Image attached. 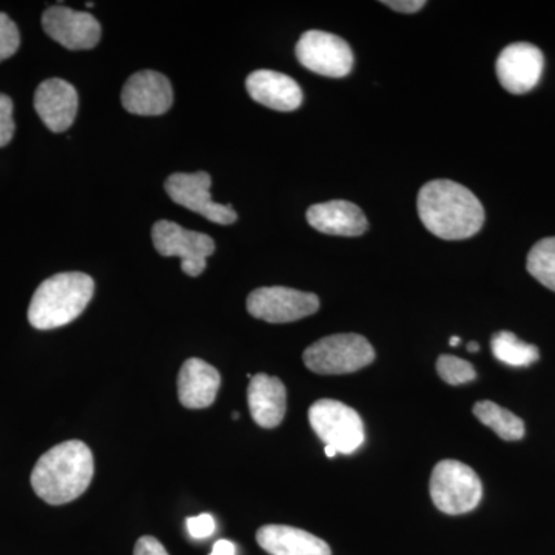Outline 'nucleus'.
Here are the masks:
<instances>
[{"label": "nucleus", "instance_id": "nucleus-1", "mask_svg": "<svg viewBox=\"0 0 555 555\" xmlns=\"http://www.w3.org/2000/svg\"><path fill=\"white\" fill-rule=\"evenodd\" d=\"M420 219L437 238L462 241L477 235L485 224V208L459 182L436 179L423 185L416 199Z\"/></svg>", "mask_w": 555, "mask_h": 555}, {"label": "nucleus", "instance_id": "nucleus-2", "mask_svg": "<svg viewBox=\"0 0 555 555\" xmlns=\"http://www.w3.org/2000/svg\"><path fill=\"white\" fill-rule=\"evenodd\" d=\"M94 460L83 441L68 440L46 452L31 473L36 495L49 505H65L89 489Z\"/></svg>", "mask_w": 555, "mask_h": 555}, {"label": "nucleus", "instance_id": "nucleus-3", "mask_svg": "<svg viewBox=\"0 0 555 555\" xmlns=\"http://www.w3.org/2000/svg\"><path fill=\"white\" fill-rule=\"evenodd\" d=\"M93 294V278L80 272L57 273L36 288L28 321L39 331L67 326L87 309Z\"/></svg>", "mask_w": 555, "mask_h": 555}, {"label": "nucleus", "instance_id": "nucleus-4", "mask_svg": "<svg viewBox=\"0 0 555 555\" xmlns=\"http://www.w3.org/2000/svg\"><path fill=\"white\" fill-rule=\"evenodd\" d=\"M430 499L448 516H462L480 505L483 485L473 467L456 460H443L434 467Z\"/></svg>", "mask_w": 555, "mask_h": 555}, {"label": "nucleus", "instance_id": "nucleus-5", "mask_svg": "<svg viewBox=\"0 0 555 555\" xmlns=\"http://www.w3.org/2000/svg\"><path fill=\"white\" fill-rule=\"evenodd\" d=\"M302 360L315 374H353L374 363L375 350L361 335L338 334L318 339L305 350Z\"/></svg>", "mask_w": 555, "mask_h": 555}, {"label": "nucleus", "instance_id": "nucleus-6", "mask_svg": "<svg viewBox=\"0 0 555 555\" xmlns=\"http://www.w3.org/2000/svg\"><path fill=\"white\" fill-rule=\"evenodd\" d=\"M309 423L320 440L339 454H352L364 443L363 420L341 401H315L309 409Z\"/></svg>", "mask_w": 555, "mask_h": 555}, {"label": "nucleus", "instance_id": "nucleus-7", "mask_svg": "<svg viewBox=\"0 0 555 555\" xmlns=\"http://www.w3.org/2000/svg\"><path fill=\"white\" fill-rule=\"evenodd\" d=\"M156 250L163 257L181 258V269L185 275L199 276L207 268V258L215 251V243L206 233L182 229L177 222H156L152 230Z\"/></svg>", "mask_w": 555, "mask_h": 555}, {"label": "nucleus", "instance_id": "nucleus-8", "mask_svg": "<svg viewBox=\"0 0 555 555\" xmlns=\"http://www.w3.org/2000/svg\"><path fill=\"white\" fill-rule=\"evenodd\" d=\"M295 53L302 67L326 78H346L353 67L349 43L326 31H306L299 38Z\"/></svg>", "mask_w": 555, "mask_h": 555}, {"label": "nucleus", "instance_id": "nucleus-9", "mask_svg": "<svg viewBox=\"0 0 555 555\" xmlns=\"http://www.w3.org/2000/svg\"><path fill=\"white\" fill-rule=\"evenodd\" d=\"M320 309V298L309 292L288 287H261L247 298L251 317L272 324L292 323L313 315Z\"/></svg>", "mask_w": 555, "mask_h": 555}, {"label": "nucleus", "instance_id": "nucleus-10", "mask_svg": "<svg viewBox=\"0 0 555 555\" xmlns=\"http://www.w3.org/2000/svg\"><path fill=\"white\" fill-rule=\"evenodd\" d=\"M211 178L207 171L173 173L167 178L166 192L179 206L199 214L215 224L229 225L238 215L229 204H218L210 196Z\"/></svg>", "mask_w": 555, "mask_h": 555}, {"label": "nucleus", "instance_id": "nucleus-11", "mask_svg": "<svg viewBox=\"0 0 555 555\" xmlns=\"http://www.w3.org/2000/svg\"><path fill=\"white\" fill-rule=\"evenodd\" d=\"M545 68L542 51L528 42L507 46L496 60L495 72L503 89L513 94L534 90Z\"/></svg>", "mask_w": 555, "mask_h": 555}, {"label": "nucleus", "instance_id": "nucleus-12", "mask_svg": "<svg viewBox=\"0 0 555 555\" xmlns=\"http://www.w3.org/2000/svg\"><path fill=\"white\" fill-rule=\"evenodd\" d=\"M42 27L51 39L68 50H90L101 40L96 17L68 7H50L43 13Z\"/></svg>", "mask_w": 555, "mask_h": 555}, {"label": "nucleus", "instance_id": "nucleus-13", "mask_svg": "<svg viewBox=\"0 0 555 555\" xmlns=\"http://www.w3.org/2000/svg\"><path fill=\"white\" fill-rule=\"evenodd\" d=\"M124 108L138 116H159L173 104V89L163 73L142 69L134 73L120 93Z\"/></svg>", "mask_w": 555, "mask_h": 555}, {"label": "nucleus", "instance_id": "nucleus-14", "mask_svg": "<svg viewBox=\"0 0 555 555\" xmlns=\"http://www.w3.org/2000/svg\"><path fill=\"white\" fill-rule=\"evenodd\" d=\"M78 91L64 79H47L35 93L39 118L53 133L68 130L78 115Z\"/></svg>", "mask_w": 555, "mask_h": 555}, {"label": "nucleus", "instance_id": "nucleus-15", "mask_svg": "<svg viewBox=\"0 0 555 555\" xmlns=\"http://www.w3.org/2000/svg\"><path fill=\"white\" fill-rule=\"evenodd\" d=\"M246 87L251 100L278 112H294L302 104L297 80L272 69H258L248 75Z\"/></svg>", "mask_w": 555, "mask_h": 555}, {"label": "nucleus", "instance_id": "nucleus-16", "mask_svg": "<svg viewBox=\"0 0 555 555\" xmlns=\"http://www.w3.org/2000/svg\"><path fill=\"white\" fill-rule=\"evenodd\" d=\"M308 222L318 232L335 236H360L369 229L366 215L349 201H328L308 210Z\"/></svg>", "mask_w": 555, "mask_h": 555}, {"label": "nucleus", "instance_id": "nucleus-17", "mask_svg": "<svg viewBox=\"0 0 555 555\" xmlns=\"http://www.w3.org/2000/svg\"><path fill=\"white\" fill-rule=\"evenodd\" d=\"M219 386L221 375L217 369L199 358H190L179 371L178 397L184 408L211 406L217 400Z\"/></svg>", "mask_w": 555, "mask_h": 555}, {"label": "nucleus", "instance_id": "nucleus-18", "mask_svg": "<svg viewBox=\"0 0 555 555\" xmlns=\"http://www.w3.org/2000/svg\"><path fill=\"white\" fill-rule=\"evenodd\" d=\"M251 418L264 429H273L283 423L286 415V386L280 378L258 374L250 378L247 390Z\"/></svg>", "mask_w": 555, "mask_h": 555}, {"label": "nucleus", "instance_id": "nucleus-19", "mask_svg": "<svg viewBox=\"0 0 555 555\" xmlns=\"http://www.w3.org/2000/svg\"><path fill=\"white\" fill-rule=\"evenodd\" d=\"M257 542L270 555H332L331 546L323 539L294 526H262Z\"/></svg>", "mask_w": 555, "mask_h": 555}, {"label": "nucleus", "instance_id": "nucleus-20", "mask_svg": "<svg viewBox=\"0 0 555 555\" xmlns=\"http://www.w3.org/2000/svg\"><path fill=\"white\" fill-rule=\"evenodd\" d=\"M478 422L483 423L505 441H517L525 437V423L520 416L499 406L494 401H478L473 409Z\"/></svg>", "mask_w": 555, "mask_h": 555}, {"label": "nucleus", "instance_id": "nucleus-21", "mask_svg": "<svg viewBox=\"0 0 555 555\" xmlns=\"http://www.w3.org/2000/svg\"><path fill=\"white\" fill-rule=\"evenodd\" d=\"M491 347L496 360L507 366H531L540 358L539 349L534 345L521 341L513 332H496L492 337Z\"/></svg>", "mask_w": 555, "mask_h": 555}, {"label": "nucleus", "instance_id": "nucleus-22", "mask_svg": "<svg viewBox=\"0 0 555 555\" xmlns=\"http://www.w3.org/2000/svg\"><path fill=\"white\" fill-rule=\"evenodd\" d=\"M526 269L540 284L555 292V236L540 240L531 248Z\"/></svg>", "mask_w": 555, "mask_h": 555}, {"label": "nucleus", "instance_id": "nucleus-23", "mask_svg": "<svg viewBox=\"0 0 555 555\" xmlns=\"http://www.w3.org/2000/svg\"><path fill=\"white\" fill-rule=\"evenodd\" d=\"M437 372L444 383L451 386L465 385L477 377L476 369L469 361L459 357L441 356L437 360Z\"/></svg>", "mask_w": 555, "mask_h": 555}, {"label": "nucleus", "instance_id": "nucleus-24", "mask_svg": "<svg viewBox=\"0 0 555 555\" xmlns=\"http://www.w3.org/2000/svg\"><path fill=\"white\" fill-rule=\"evenodd\" d=\"M20 28L5 13H0V62L10 60L20 50Z\"/></svg>", "mask_w": 555, "mask_h": 555}, {"label": "nucleus", "instance_id": "nucleus-25", "mask_svg": "<svg viewBox=\"0 0 555 555\" xmlns=\"http://www.w3.org/2000/svg\"><path fill=\"white\" fill-rule=\"evenodd\" d=\"M13 101L0 93V147H5L14 137Z\"/></svg>", "mask_w": 555, "mask_h": 555}, {"label": "nucleus", "instance_id": "nucleus-26", "mask_svg": "<svg viewBox=\"0 0 555 555\" xmlns=\"http://www.w3.org/2000/svg\"><path fill=\"white\" fill-rule=\"evenodd\" d=\"M215 528H217V524H215V518L210 514H201V516L188 518V531L193 539H207V537L214 534Z\"/></svg>", "mask_w": 555, "mask_h": 555}, {"label": "nucleus", "instance_id": "nucleus-27", "mask_svg": "<svg viewBox=\"0 0 555 555\" xmlns=\"http://www.w3.org/2000/svg\"><path fill=\"white\" fill-rule=\"evenodd\" d=\"M134 555H169L163 543L155 537L144 535L134 546Z\"/></svg>", "mask_w": 555, "mask_h": 555}, {"label": "nucleus", "instance_id": "nucleus-28", "mask_svg": "<svg viewBox=\"0 0 555 555\" xmlns=\"http://www.w3.org/2000/svg\"><path fill=\"white\" fill-rule=\"evenodd\" d=\"M383 3L393 11L408 14L416 13V11L422 10L426 5L425 0H397V2L396 0H386Z\"/></svg>", "mask_w": 555, "mask_h": 555}, {"label": "nucleus", "instance_id": "nucleus-29", "mask_svg": "<svg viewBox=\"0 0 555 555\" xmlns=\"http://www.w3.org/2000/svg\"><path fill=\"white\" fill-rule=\"evenodd\" d=\"M210 555H236V546L230 540H218Z\"/></svg>", "mask_w": 555, "mask_h": 555}, {"label": "nucleus", "instance_id": "nucleus-30", "mask_svg": "<svg viewBox=\"0 0 555 555\" xmlns=\"http://www.w3.org/2000/svg\"><path fill=\"white\" fill-rule=\"evenodd\" d=\"M324 451H326V455L328 456V459H334V456L338 454V452L335 451V449L331 448V447H326V449H324Z\"/></svg>", "mask_w": 555, "mask_h": 555}, {"label": "nucleus", "instance_id": "nucleus-31", "mask_svg": "<svg viewBox=\"0 0 555 555\" xmlns=\"http://www.w3.org/2000/svg\"><path fill=\"white\" fill-rule=\"evenodd\" d=\"M467 349H469V352H478V349H480V346H478V343L473 341V343H469V346H467Z\"/></svg>", "mask_w": 555, "mask_h": 555}, {"label": "nucleus", "instance_id": "nucleus-32", "mask_svg": "<svg viewBox=\"0 0 555 555\" xmlns=\"http://www.w3.org/2000/svg\"><path fill=\"white\" fill-rule=\"evenodd\" d=\"M460 341H462V339H460L459 337H452L451 341H449V345H451L452 347H455V346L460 345Z\"/></svg>", "mask_w": 555, "mask_h": 555}]
</instances>
